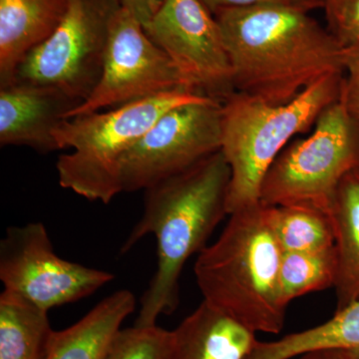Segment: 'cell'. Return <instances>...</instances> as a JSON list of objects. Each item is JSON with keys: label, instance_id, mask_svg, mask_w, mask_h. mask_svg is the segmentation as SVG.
Here are the masks:
<instances>
[{"label": "cell", "instance_id": "cell-15", "mask_svg": "<svg viewBox=\"0 0 359 359\" xmlns=\"http://www.w3.org/2000/svg\"><path fill=\"white\" fill-rule=\"evenodd\" d=\"M136 299L121 290L97 304L81 320L52 335L44 359H105L122 323L133 313Z\"/></svg>", "mask_w": 359, "mask_h": 359}, {"label": "cell", "instance_id": "cell-14", "mask_svg": "<svg viewBox=\"0 0 359 359\" xmlns=\"http://www.w3.org/2000/svg\"><path fill=\"white\" fill-rule=\"evenodd\" d=\"M70 0H0V86L33 48L48 39L65 18Z\"/></svg>", "mask_w": 359, "mask_h": 359}, {"label": "cell", "instance_id": "cell-19", "mask_svg": "<svg viewBox=\"0 0 359 359\" xmlns=\"http://www.w3.org/2000/svg\"><path fill=\"white\" fill-rule=\"evenodd\" d=\"M271 231L283 252H318L335 247L332 217L299 205H264Z\"/></svg>", "mask_w": 359, "mask_h": 359}, {"label": "cell", "instance_id": "cell-23", "mask_svg": "<svg viewBox=\"0 0 359 359\" xmlns=\"http://www.w3.org/2000/svg\"><path fill=\"white\" fill-rule=\"evenodd\" d=\"M211 11L212 15L222 9L245 8L261 6H280L292 7L311 11L325 8V0H201Z\"/></svg>", "mask_w": 359, "mask_h": 359}, {"label": "cell", "instance_id": "cell-22", "mask_svg": "<svg viewBox=\"0 0 359 359\" xmlns=\"http://www.w3.org/2000/svg\"><path fill=\"white\" fill-rule=\"evenodd\" d=\"M328 28L344 47L359 41V0H335L325 8Z\"/></svg>", "mask_w": 359, "mask_h": 359}, {"label": "cell", "instance_id": "cell-20", "mask_svg": "<svg viewBox=\"0 0 359 359\" xmlns=\"http://www.w3.org/2000/svg\"><path fill=\"white\" fill-rule=\"evenodd\" d=\"M337 276L335 247L318 252H283L280 264L283 301L289 306L302 295L334 287Z\"/></svg>", "mask_w": 359, "mask_h": 359}, {"label": "cell", "instance_id": "cell-11", "mask_svg": "<svg viewBox=\"0 0 359 359\" xmlns=\"http://www.w3.org/2000/svg\"><path fill=\"white\" fill-rule=\"evenodd\" d=\"M181 89L194 91L171 59L149 39L141 23L122 7L111 30L100 81L70 118Z\"/></svg>", "mask_w": 359, "mask_h": 359}, {"label": "cell", "instance_id": "cell-18", "mask_svg": "<svg viewBox=\"0 0 359 359\" xmlns=\"http://www.w3.org/2000/svg\"><path fill=\"white\" fill-rule=\"evenodd\" d=\"M47 313L4 290L0 294V359H44L54 334Z\"/></svg>", "mask_w": 359, "mask_h": 359}, {"label": "cell", "instance_id": "cell-16", "mask_svg": "<svg viewBox=\"0 0 359 359\" xmlns=\"http://www.w3.org/2000/svg\"><path fill=\"white\" fill-rule=\"evenodd\" d=\"M335 233L337 311L359 299V168L342 180L330 212Z\"/></svg>", "mask_w": 359, "mask_h": 359}, {"label": "cell", "instance_id": "cell-17", "mask_svg": "<svg viewBox=\"0 0 359 359\" xmlns=\"http://www.w3.org/2000/svg\"><path fill=\"white\" fill-rule=\"evenodd\" d=\"M318 348H346L359 353V299L316 327L285 335L273 341H259L245 359H294Z\"/></svg>", "mask_w": 359, "mask_h": 359}, {"label": "cell", "instance_id": "cell-9", "mask_svg": "<svg viewBox=\"0 0 359 359\" xmlns=\"http://www.w3.org/2000/svg\"><path fill=\"white\" fill-rule=\"evenodd\" d=\"M113 278L109 271L61 259L42 223L11 226L0 242L4 290L45 311L85 299Z\"/></svg>", "mask_w": 359, "mask_h": 359}, {"label": "cell", "instance_id": "cell-1", "mask_svg": "<svg viewBox=\"0 0 359 359\" xmlns=\"http://www.w3.org/2000/svg\"><path fill=\"white\" fill-rule=\"evenodd\" d=\"M214 16L236 92L280 105L323 78L346 73L348 47L309 11L261 6L222 9Z\"/></svg>", "mask_w": 359, "mask_h": 359}, {"label": "cell", "instance_id": "cell-7", "mask_svg": "<svg viewBox=\"0 0 359 359\" xmlns=\"http://www.w3.org/2000/svg\"><path fill=\"white\" fill-rule=\"evenodd\" d=\"M121 8L120 0H70L57 28L25 56L11 82L55 87L83 103L102 76Z\"/></svg>", "mask_w": 359, "mask_h": 359}, {"label": "cell", "instance_id": "cell-10", "mask_svg": "<svg viewBox=\"0 0 359 359\" xmlns=\"http://www.w3.org/2000/svg\"><path fill=\"white\" fill-rule=\"evenodd\" d=\"M143 28L194 91L222 103L235 93L223 35L201 0H164Z\"/></svg>", "mask_w": 359, "mask_h": 359}, {"label": "cell", "instance_id": "cell-21", "mask_svg": "<svg viewBox=\"0 0 359 359\" xmlns=\"http://www.w3.org/2000/svg\"><path fill=\"white\" fill-rule=\"evenodd\" d=\"M173 330L153 325L121 328L105 359H168Z\"/></svg>", "mask_w": 359, "mask_h": 359}, {"label": "cell", "instance_id": "cell-12", "mask_svg": "<svg viewBox=\"0 0 359 359\" xmlns=\"http://www.w3.org/2000/svg\"><path fill=\"white\" fill-rule=\"evenodd\" d=\"M81 104L55 87L16 81L0 86V145L55 152L56 130Z\"/></svg>", "mask_w": 359, "mask_h": 359}, {"label": "cell", "instance_id": "cell-2", "mask_svg": "<svg viewBox=\"0 0 359 359\" xmlns=\"http://www.w3.org/2000/svg\"><path fill=\"white\" fill-rule=\"evenodd\" d=\"M230 183L231 168L219 151L145 190L142 218L121 248L124 254L147 235L157 241V266L134 325H157L159 316L176 311L187 261L207 247L218 224L229 216Z\"/></svg>", "mask_w": 359, "mask_h": 359}, {"label": "cell", "instance_id": "cell-28", "mask_svg": "<svg viewBox=\"0 0 359 359\" xmlns=\"http://www.w3.org/2000/svg\"><path fill=\"white\" fill-rule=\"evenodd\" d=\"M351 47H353L354 50L359 52V41L358 42V43H356L355 45H353V46H351Z\"/></svg>", "mask_w": 359, "mask_h": 359}, {"label": "cell", "instance_id": "cell-27", "mask_svg": "<svg viewBox=\"0 0 359 359\" xmlns=\"http://www.w3.org/2000/svg\"><path fill=\"white\" fill-rule=\"evenodd\" d=\"M335 0H325V7L328 6V4H332Z\"/></svg>", "mask_w": 359, "mask_h": 359}, {"label": "cell", "instance_id": "cell-5", "mask_svg": "<svg viewBox=\"0 0 359 359\" xmlns=\"http://www.w3.org/2000/svg\"><path fill=\"white\" fill-rule=\"evenodd\" d=\"M205 96L176 90L115 109L66 119L55 131L59 185L91 201L109 204L122 193L121 173L130 151L165 113Z\"/></svg>", "mask_w": 359, "mask_h": 359}, {"label": "cell", "instance_id": "cell-26", "mask_svg": "<svg viewBox=\"0 0 359 359\" xmlns=\"http://www.w3.org/2000/svg\"><path fill=\"white\" fill-rule=\"evenodd\" d=\"M294 359H359V353L346 348H318L306 351Z\"/></svg>", "mask_w": 359, "mask_h": 359}, {"label": "cell", "instance_id": "cell-4", "mask_svg": "<svg viewBox=\"0 0 359 359\" xmlns=\"http://www.w3.org/2000/svg\"><path fill=\"white\" fill-rule=\"evenodd\" d=\"M344 75L323 78L287 104L235 92L223 102L222 149L231 168L228 214L259 203L269 167L295 135L306 133L341 94Z\"/></svg>", "mask_w": 359, "mask_h": 359}, {"label": "cell", "instance_id": "cell-6", "mask_svg": "<svg viewBox=\"0 0 359 359\" xmlns=\"http://www.w3.org/2000/svg\"><path fill=\"white\" fill-rule=\"evenodd\" d=\"M355 122L341 96L323 111L313 133L283 149L262 183L264 205H299L330 215L340 183L359 168Z\"/></svg>", "mask_w": 359, "mask_h": 359}, {"label": "cell", "instance_id": "cell-8", "mask_svg": "<svg viewBox=\"0 0 359 359\" xmlns=\"http://www.w3.org/2000/svg\"><path fill=\"white\" fill-rule=\"evenodd\" d=\"M223 103L205 97L165 113L130 151L123 164L122 192L147 190L219 152Z\"/></svg>", "mask_w": 359, "mask_h": 359}, {"label": "cell", "instance_id": "cell-25", "mask_svg": "<svg viewBox=\"0 0 359 359\" xmlns=\"http://www.w3.org/2000/svg\"><path fill=\"white\" fill-rule=\"evenodd\" d=\"M123 8L129 11L142 26L147 25L164 0H120Z\"/></svg>", "mask_w": 359, "mask_h": 359}, {"label": "cell", "instance_id": "cell-3", "mask_svg": "<svg viewBox=\"0 0 359 359\" xmlns=\"http://www.w3.org/2000/svg\"><path fill=\"white\" fill-rule=\"evenodd\" d=\"M218 240L196 261V282L205 302L259 334H278L285 323L280 264L283 250L259 204L229 215Z\"/></svg>", "mask_w": 359, "mask_h": 359}, {"label": "cell", "instance_id": "cell-24", "mask_svg": "<svg viewBox=\"0 0 359 359\" xmlns=\"http://www.w3.org/2000/svg\"><path fill=\"white\" fill-rule=\"evenodd\" d=\"M346 72L340 96L359 130V52L353 47H348Z\"/></svg>", "mask_w": 359, "mask_h": 359}, {"label": "cell", "instance_id": "cell-13", "mask_svg": "<svg viewBox=\"0 0 359 359\" xmlns=\"http://www.w3.org/2000/svg\"><path fill=\"white\" fill-rule=\"evenodd\" d=\"M257 334L205 301L173 330L168 359H245Z\"/></svg>", "mask_w": 359, "mask_h": 359}]
</instances>
